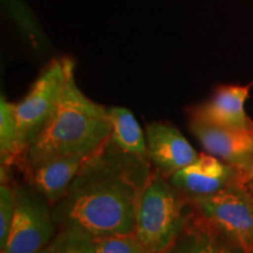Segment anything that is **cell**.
I'll list each match as a JSON object with an SVG mask.
<instances>
[{"label":"cell","instance_id":"cell-10","mask_svg":"<svg viewBox=\"0 0 253 253\" xmlns=\"http://www.w3.org/2000/svg\"><path fill=\"white\" fill-rule=\"evenodd\" d=\"M190 130L209 154L236 168L253 158V130H238L191 120Z\"/></svg>","mask_w":253,"mask_h":253},{"label":"cell","instance_id":"cell-18","mask_svg":"<svg viewBox=\"0 0 253 253\" xmlns=\"http://www.w3.org/2000/svg\"><path fill=\"white\" fill-rule=\"evenodd\" d=\"M238 170L246 182H253V158L239 167Z\"/></svg>","mask_w":253,"mask_h":253},{"label":"cell","instance_id":"cell-12","mask_svg":"<svg viewBox=\"0 0 253 253\" xmlns=\"http://www.w3.org/2000/svg\"><path fill=\"white\" fill-rule=\"evenodd\" d=\"M107 113L110 123V141L126 154L148 157L147 140L130 110L123 107H110L107 108Z\"/></svg>","mask_w":253,"mask_h":253},{"label":"cell","instance_id":"cell-13","mask_svg":"<svg viewBox=\"0 0 253 253\" xmlns=\"http://www.w3.org/2000/svg\"><path fill=\"white\" fill-rule=\"evenodd\" d=\"M217 232L197 212L164 253H218Z\"/></svg>","mask_w":253,"mask_h":253},{"label":"cell","instance_id":"cell-1","mask_svg":"<svg viewBox=\"0 0 253 253\" xmlns=\"http://www.w3.org/2000/svg\"><path fill=\"white\" fill-rule=\"evenodd\" d=\"M148 158L125 153L108 137L52 207L56 225L93 237L135 233L137 199L151 176Z\"/></svg>","mask_w":253,"mask_h":253},{"label":"cell","instance_id":"cell-5","mask_svg":"<svg viewBox=\"0 0 253 253\" xmlns=\"http://www.w3.org/2000/svg\"><path fill=\"white\" fill-rule=\"evenodd\" d=\"M14 191V216L1 253H37L56 236L52 205L31 185H18Z\"/></svg>","mask_w":253,"mask_h":253},{"label":"cell","instance_id":"cell-15","mask_svg":"<svg viewBox=\"0 0 253 253\" xmlns=\"http://www.w3.org/2000/svg\"><path fill=\"white\" fill-rule=\"evenodd\" d=\"M49 248L53 253H96L91 236L74 229H61Z\"/></svg>","mask_w":253,"mask_h":253},{"label":"cell","instance_id":"cell-2","mask_svg":"<svg viewBox=\"0 0 253 253\" xmlns=\"http://www.w3.org/2000/svg\"><path fill=\"white\" fill-rule=\"evenodd\" d=\"M110 135L107 108L84 95L74 79V62L68 59L61 94L42 130L27 151V168L55 158L90 155Z\"/></svg>","mask_w":253,"mask_h":253},{"label":"cell","instance_id":"cell-7","mask_svg":"<svg viewBox=\"0 0 253 253\" xmlns=\"http://www.w3.org/2000/svg\"><path fill=\"white\" fill-rule=\"evenodd\" d=\"M168 179L192 199L216 194L244 178L238 168L232 164L210 154H199L195 162L172 173Z\"/></svg>","mask_w":253,"mask_h":253},{"label":"cell","instance_id":"cell-6","mask_svg":"<svg viewBox=\"0 0 253 253\" xmlns=\"http://www.w3.org/2000/svg\"><path fill=\"white\" fill-rule=\"evenodd\" d=\"M67 58L50 61L26 96L19 103L13 104L21 141L27 151L42 130L58 102L67 75Z\"/></svg>","mask_w":253,"mask_h":253},{"label":"cell","instance_id":"cell-20","mask_svg":"<svg viewBox=\"0 0 253 253\" xmlns=\"http://www.w3.org/2000/svg\"><path fill=\"white\" fill-rule=\"evenodd\" d=\"M37 253H53V251H52V250H50L49 245H48V246H46L45 249H42V250H40V251H38Z\"/></svg>","mask_w":253,"mask_h":253},{"label":"cell","instance_id":"cell-4","mask_svg":"<svg viewBox=\"0 0 253 253\" xmlns=\"http://www.w3.org/2000/svg\"><path fill=\"white\" fill-rule=\"evenodd\" d=\"M191 201L196 212L217 233L242 253H253V192L245 179Z\"/></svg>","mask_w":253,"mask_h":253},{"label":"cell","instance_id":"cell-9","mask_svg":"<svg viewBox=\"0 0 253 253\" xmlns=\"http://www.w3.org/2000/svg\"><path fill=\"white\" fill-rule=\"evenodd\" d=\"M251 84L220 86L207 102L191 109V120L238 130H253V121L245 112Z\"/></svg>","mask_w":253,"mask_h":253},{"label":"cell","instance_id":"cell-8","mask_svg":"<svg viewBox=\"0 0 253 253\" xmlns=\"http://www.w3.org/2000/svg\"><path fill=\"white\" fill-rule=\"evenodd\" d=\"M145 132L148 157L163 176H171L197 160L199 154L175 126L151 122Z\"/></svg>","mask_w":253,"mask_h":253},{"label":"cell","instance_id":"cell-11","mask_svg":"<svg viewBox=\"0 0 253 253\" xmlns=\"http://www.w3.org/2000/svg\"><path fill=\"white\" fill-rule=\"evenodd\" d=\"M90 155L55 158L39 166L27 168L30 185L42 195L53 207L66 195L72 182Z\"/></svg>","mask_w":253,"mask_h":253},{"label":"cell","instance_id":"cell-17","mask_svg":"<svg viewBox=\"0 0 253 253\" xmlns=\"http://www.w3.org/2000/svg\"><path fill=\"white\" fill-rule=\"evenodd\" d=\"M15 210V191L7 182L0 186V250H5Z\"/></svg>","mask_w":253,"mask_h":253},{"label":"cell","instance_id":"cell-19","mask_svg":"<svg viewBox=\"0 0 253 253\" xmlns=\"http://www.w3.org/2000/svg\"><path fill=\"white\" fill-rule=\"evenodd\" d=\"M218 253H236V252L227 248H221V246H219V248H218Z\"/></svg>","mask_w":253,"mask_h":253},{"label":"cell","instance_id":"cell-3","mask_svg":"<svg viewBox=\"0 0 253 253\" xmlns=\"http://www.w3.org/2000/svg\"><path fill=\"white\" fill-rule=\"evenodd\" d=\"M196 212L192 201L162 173H151L137 199L135 235L150 253H164Z\"/></svg>","mask_w":253,"mask_h":253},{"label":"cell","instance_id":"cell-21","mask_svg":"<svg viewBox=\"0 0 253 253\" xmlns=\"http://www.w3.org/2000/svg\"><path fill=\"white\" fill-rule=\"evenodd\" d=\"M248 183V185H249V188L251 189V191L253 192V182H246Z\"/></svg>","mask_w":253,"mask_h":253},{"label":"cell","instance_id":"cell-14","mask_svg":"<svg viewBox=\"0 0 253 253\" xmlns=\"http://www.w3.org/2000/svg\"><path fill=\"white\" fill-rule=\"evenodd\" d=\"M27 150L21 141L17 120L13 112V103L4 96L0 99V158L1 167L7 168L26 158Z\"/></svg>","mask_w":253,"mask_h":253},{"label":"cell","instance_id":"cell-16","mask_svg":"<svg viewBox=\"0 0 253 253\" xmlns=\"http://www.w3.org/2000/svg\"><path fill=\"white\" fill-rule=\"evenodd\" d=\"M93 245L96 253H150L132 235H110L93 237Z\"/></svg>","mask_w":253,"mask_h":253}]
</instances>
